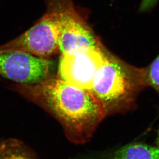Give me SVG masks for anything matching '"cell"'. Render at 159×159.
Wrapping results in <instances>:
<instances>
[{
	"label": "cell",
	"instance_id": "10",
	"mask_svg": "<svg viewBox=\"0 0 159 159\" xmlns=\"http://www.w3.org/2000/svg\"><path fill=\"white\" fill-rule=\"evenodd\" d=\"M156 145L157 146H158V147H159V130L156 139Z\"/></svg>",
	"mask_w": 159,
	"mask_h": 159
},
{
	"label": "cell",
	"instance_id": "6",
	"mask_svg": "<svg viewBox=\"0 0 159 159\" xmlns=\"http://www.w3.org/2000/svg\"><path fill=\"white\" fill-rule=\"evenodd\" d=\"M83 159H159V147L132 143L116 150L88 155Z\"/></svg>",
	"mask_w": 159,
	"mask_h": 159
},
{
	"label": "cell",
	"instance_id": "3",
	"mask_svg": "<svg viewBox=\"0 0 159 159\" xmlns=\"http://www.w3.org/2000/svg\"><path fill=\"white\" fill-rule=\"evenodd\" d=\"M0 50L19 51L40 59L50 60L59 52V31L54 16L46 11L35 24Z\"/></svg>",
	"mask_w": 159,
	"mask_h": 159
},
{
	"label": "cell",
	"instance_id": "7",
	"mask_svg": "<svg viewBox=\"0 0 159 159\" xmlns=\"http://www.w3.org/2000/svg\"><path fill=\"white\" fill-rule=\"evenodd\" d=\"M0 159H38L34 151L16 138L0 140Z\"/></svg>",
	"mask_w": 159,
	"mask_h": 159
},
{
	"label": "cell",
	"instance_id": "9",
	"mask_svg": "<svg viewBox=\"0 0 159 159\" xmlns=\"http://www.w3.org/2000/svg\"><path fill=\"white\" fill-rule=\"evenodd\" d=\"M159 1V0H141L139 7V12H146L152 9Z\"/></svg>",
	"mask_w": 159,
	"mask_h": 159
},
{
	"label": "cell",
	"instance_id": "2",
	"mask_svg": "<svg viewBox=\"0 0 159 159\" xmlns=\"http://www.w3.org/2000/svg\"><path fill=\"white\" fill-rule=\"evenodd\" d=\"M106 60L89 89L102 104L106 116L134 108L140 92L147 87L145 68L127 63L105 49Z\"/></svg>",
	"mask_w": 159,
	"mask_h": 159
},
{
	"label": "cell",
	"instance_id": "5",
	"mask_svg": "<svg viewBox=\"0 0 159 159\" xmlns=\"http://www.w3.org/2000/svg\"><path fill=\"white\" fill-rule=\"evenodd\" d=\"M52 63L25 53L0 50V75L17 84L40 82L50 75Z\"/></svg>",
	"mask_w": 159,
	"mask_h": 159
},
{
	"label": "cell",
	"instance_id": "4",
	"mask_svg": "<svg viewBox=\"0 0 159 159\" xmlns=\"http://www.w3.org/2000/svg\"><path fill=\"white\" fill-rule=\"evenodd\" d=\"M106 60L104 46L61 54L59 63V77L72 85L89 90L96 73Z\"/></svg>",
	"mask_w": 159,
	"mask_h": 159
},
{
	"label": "cell",
	"instance_id": "1",
	"mask_svg": "<svg viewBox=\"0 0 159 159\" xmlns=\"http://www.w3.org/2000/svg\"><path fill=\"white\" fill-rule=\"evenodd\" d=\"M11 88L53 116L74 144L89 141L106 117L102 105L89 90L72 85L59 77L50 75L36 84H17Z\"/></svg>",
	"mask_w": 159,
	"mask_h": 159
},
{
	"label": "cell",
	"instance_id": "8",
	"mask_svg": "<svg viewBox=\"0 0 159 159\" xmlns=\"http://www.w3.org/2000/svg\"><path fill=\"white\" fill-rule=\"evenodd\" d=\"M147 86L155 89L159 94V54L147 68H145Z\"/></svg>",
	"mask_w": 159,
	"mask_h": 159
}]
</instances>
